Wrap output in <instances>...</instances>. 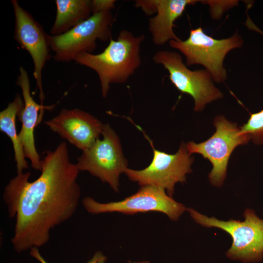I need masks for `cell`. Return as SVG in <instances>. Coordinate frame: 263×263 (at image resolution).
<instances>
[{"label":"cell","mask_w":263,"mask_h":263,"mask_svg":"<svg viewBox=\"0 0 263 263\" xmlns=\"http://www.w3.org/2000/svg\"><path fill=\"white\" fill-rule=\"evenodd\" d=\"M41 164L36 180L29 181V172L17 173L4 189L9 216L16 219L11 242L18 253L45 244L51 230L71 218L78 205L79 170L70 161L66 143L45 151Z\"/></svg>","instance_id":"cell-1"},{"label":"cell","mask_w":263,"mask_h":263,"mask_svg":"<svg viewBox=\"0 0 263 263\" xmlns=\"http://www.w3.org/2000/svg\"><path fill=\"white\" fill-rule=\"evenodd\" d=\"M144 38V35L135 36L132 32L122 30L116 40L110 39L102 52L95 55L81 53L74 61L97 74L102 95L106 97L111 84L125 82L140 66V46Z\"/></svg>","instance_id":"cell-2"},{"label":"cell","mask_w":263,"mask_h":263,"mask_svg":"<svg viewBox=\"0 0 263 263\" xmlns=\"http://www.w3.org/2000/svg\"><path fill=\"white\" fill-rule=\"evenodd\" d=\"M187 210L200 225L220 228L231 236L232 244L226 252L230 259L247 263L260 261L263 258V220L253 210H245L244 221L233 219L224 221L208 217L192 208Z\"/></svg>","instance_id":"cell-3"},{"label":"cell","mask_w":263,"mask_h":263,"mask_svg":"<svg viewBox=\"0 0 263 263\" xmlns=\"http://www.w3.org/2000/svg\"><path fill=\"white\" fill-rule=\"evenodd\" d=\"M243 43L241 36L236 33L229 38L217 39L206 34L201 27L191 30L185 40L169 41L171 47L185 56L187 65L203 66L214 81L218 83L227 78L226 71L223 66L226 55L231 50L240 48Z\"/></svg>","instance_id":"cell-4"},{"label":"cell","mask_w":263,"mask_h":263,"mask_svg":"<svg viewBox=\"0 0 263 263\" xmlns=\"http://www.w3.org/2000/svg\"><path fill=\"white\" fill-rule=\"evenodd\" d=\"M113 17L111 11L93 14L88 19L58 36L48 35L51 50L56 61L69 62L79 54L92 53L97 40L111 38Z\"/></svg>","instance_id":"cell-5"},{"label":"cell","mask_w":263,"mask_h":263,"mask_svg":"<svg viewBox=\"0 0 263 263\" xmlns=\"http://www.w3.org/2000/svg\"><path fill=\"white\" fill-rule=\"evenodd\" d=\"M102 139H98L89 149L82 151L76 165L80 171H88L119 190V177L127 168L119 138L109 124H104Z\"/></svg>","instance_id":"cell-6"},{"label":"cell","mask_w":263,"mask_h":263,"mask_svg":"<svg viewBox=\"0 0 263 263\" xmlns=\"http://www.w3.org/2000/svg\"><path fill=\"white\" fill-rule=\"evenodd\" d=\"M213 124L216 131L207 140L198 144L190 141L186 145L190 154H200L212 163L209 181L212 185L220 187L225 178L231 153L236 147L245 144L251 138L248 134L241 132L236 123L228 121L223 115L217 116Z\"/></svg>","instance_id":"cell-7"},{"label":"cell","mask_w":263,"mask_h":263,"mask_svg":"<svg viewBox=\"0 0 263 263\" xmlns=\"http://www.w3.org/2000/svg\"><path fill=\"white\" fill-rule=\"evenodd\" d=\"M145 135L153 149V156L151 163L142 170L127 168L124 173L130 180L137 182L140 186L162 188L171 197L175 185L185 182L186 174L191 172L193 158L191 157L183 142L176 153L170 154L156 150L152 141Z\"/></svg>","instance_id":"cell-8"},{"label":"cell","mask_w":263,"mask_h":263,"mask_svg":"<svg viewBox=\"0 0 263 263\" xmlns=\"http://www.w3.org/2000/svg\"><path fill=\"white\" fill-rule=\"evenodd\" d=\"M153 60L168 70L170 80L179 91L192 97L195 112L202 111L207 104L223 97L210 74L206 69L189 70L179 53L160 51L154 54Z\"/></svg>","instance_id":"cell-9"},{"label":"cell","mask_w":263,"mask_h":263,"mask_svg":"<svg viewBox=\"0 0 263 263\" xmlns=\"http://www.w3.org/2000/svg\"><path fill=\"white\" fill-rule=\"evenodd\" d=\"M82 203L92 214L113 212L134 214L153 211L162 212L173 221L178 220L187 210L184 205L173 200L164 189L152 186H142L135 193L118 202L101 203L86 197Z\"/></svg>","instance_id":"cell-10"},{"label":"cell","mask_w":263,"mask_h":263,"mask_svg":"<svg viewBox=\"0 0 263 263\" xmlns=\"http://www.w3.org/2000/svg\"><path fill=\"white\" fill-rule=\"evenodd\" d=\"M11 1L15 18L14 38L32 57L34 66L33 75L39 91L40 104L43 105L44 94L42 84V70L52 56L48 35L32 15L20 6L17 0Z\"/></svg>","instance_id":"cell-11"},{"label":"cell","mask_w":263,"mask_h":263,"mask_svg":"<svg viewBox=\"0 0 263 263\" xmlns=\"http://www.w3.org/2000/svg\"><path fill=\"white\" fill-rule=\"evenodd\" d=\"M44 123L82 151L90 148L99 139L104 126L97 118L77 108L62 109L56 116Z\"/></svg>","instance_id":"cell-12"},{"label":"cell","mask_w":263,"mask_h":263,"mask_svg":"<svg viewBox=\"0 0 263 263\" xmlns=\"http://www.w3.org/2000/svg\"><path fill=\"white\" fill-rule=\"evenodd\" d=\"M22 91L24 106L18 116L22 126L19 138L23 147L25 158L30 159L31 166L37 170H40L41 160L37 152L34 139V130L42 120L44 110H51L55 106H44L37 103L30 93V83L27 71L19 68V74L16 82Z\"/></svg>","instance_id":"cell-13"},{"label":"cell","mask_w":263,"mask_h":263,"mask_svg":"<svg viewBox=\"0 0 263 263\" xmlns=\"http://www.w3.org/2000/svg\"><path fill=\"white\" fill-rule=\"evenodd\" d=\"M196 0H155L156 15L149 19V28L153 42L162 45L171 40L180 39L175 35L174 22L180 17L188 5H194Z\"/></svg>","instance_id":"cell-14"},{"label":"cell","mask_w":263,"mask_h":263,"mask_svg":"<svg viewBox=\"0 0 263 263\" xmlns=\"http://www.w3.org/2000/svg\"><path fill=\"white\" fill-rule=\"evenodd\" d=\"M55 2L56 13L51 35H62L93 15L90 0H56Z\"/></svg>","instance_id":"cell-15"},{"label":"cell","mask_w":263,"mask_h":263,"mask_svg":"<svg viewBox=\"0 0 263 263\" xmlns=\"http://www.w3.org/2000/svg\"><path fill=\"white\" fill-rule=\"evenodd\" d=\"M23 106V98L19 94H17L13 101L0 112V130L5 133L12 142L17 173L23 172V170L28 167L16 128V117Z\"/></svg>","instance_id":"cell-16"},{"label":"cell","mask_w":263,"mask_h":263,"mask_svg":"<svg viewBox=\"0 0 263 263\" xmlns=\"http://www.w3.org/2000/svg\"><path fill=\"white\" fill-rule=\"evenodd\" d=\"M240 129L241 132L248 134L254 143L263 144V110L251 114L247 122Z\"/></svg>","instance_id":"cell-17"},{"label":"cell","mask_w":263,"mask_h":263,"mask_svg":"<svg viewBox=\"0 0 263 263\" xmlns=\"http://www.w3.org/2000/svg\"><path fill=\"white\" fill-rule=\"evenodd\" d=\"M209 5L211 15L213 19H218L226 10L237 5V0H206Z\"/></svg>","instance_id":"cell-18"},{"label":"cell","mask_w":263,"mask_h":263,"mask_svg":"<svg viewBox=\"0 0 263 263\" xmlns=\"http://www.w3.org/2000/svg\"><path fill=\"white\" fill-rule=\"evenodd\" d=\"M30 255L40 263H48L40 254L38 247H34L30 249ZM107 257L100 252L95 253L92 258L86 263H105Z\"/></svg>","instance_id":"cell-19"},{"label":"cell","mask_w":263,"mask_h":263,"mask_svg":"<svg viewBox=\"0 0 263 263\" xmlns=\"http://www.w3.org/2000/svg\"><path fill=\"white\" fill-rule=\"evenodd\" d=\"M115 0H91L92 14L111 11L114 7Z\"/></svg>","instance_id":"cell-20"},{"label":"cell","mask_w":263,"mask_h":263,"mask_svg":"<svg viewBox=\"0 0 263 263\" xmlns=\"http://www.w3.org/2000/svg\"><path fill=\"white\" fill-rule=\"evenodd\" d=\"M135 6L141 8L148 15H151L156 11L155 0H136Z\"/></svg>","instance_id":"cell-21"},{"label":"cell","mask_w":263,"mask_h":263,"mask_svg":"<svg viewBox=\"0 0 263 263\" xmlns=\"http://www.w3.org/2000/svg\"><path fill=\"white\" fill-rule=\"evenodd\" d=\"M245 24L250 30H252L257 32H258L263 36V32L261 30V29H260L258 27H257L255 24H254V23L251 20L249 17H247Z\"/></svg>","instance_id":"cell-22"},{"label":"cell","mask_w":263,"mask_h":263,"mask_svg":"<svg viewBox=\"0 0 263 263\" xmlns=\"http://www.w3.org/2000/svg\"><path fill=\"white\" fill-rule=\"evenodd\" d=\"M130 263H150L148 261H139V262H130Z\"/></svg>","instance_id":"cell-23"}]
</instances>
